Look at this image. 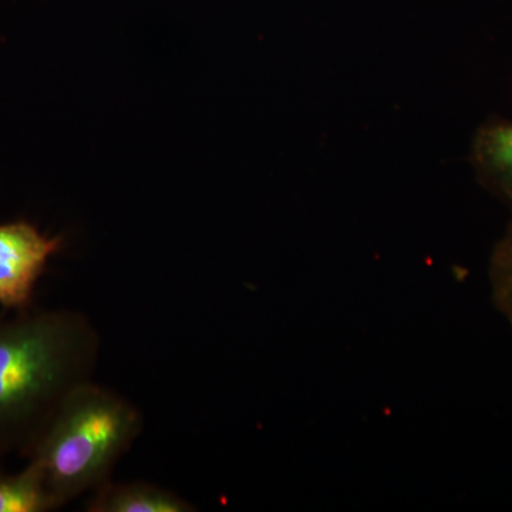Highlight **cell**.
<instances>
[{
	"instance_id": "obj_1",
	"label": "cell",
	"mask_w": 512,
	"mask_h": 512,
	"mask_svg": "<svg viewBox=\"0 0 512 512\" xmlns=\"http://www.w3.org/2000/svg\"><path fill=\"white\" fill-rule=\"evenodd\" d=\"M100 352L82 312L32 308L0 319V460H26L64 399L93 380Z\"/></svg>"
},
{
	"instance_id": "obj_2",
	"label": "cell",
	"mask_w": 512,
	"mask_h": 512,
	"mask_svg": "<svg viewBox=\"0 0 512 512\" xmlns=\"http://www.w3.org/2000/svg\"><path fill=\"white\" fill-rule=\"evenodd\" d=\"M143 429L136 404L89 380L60 404L26 461L39 467L62 508L110 481Z\"/></svg>"
},
{
	"instance_id": "obj_3",
	"label": "cell",
	"mask_w": 512,
	"mask_h": 512,
	"mask_svg": "<svg viewBox=\"0 0 512 512\" xmlns=\"http://www.w3.org/2000/svg\"><path fill=\"white\" fill-rule=\"evenodd\" d=\"M63 245V237H49L30 221L0 224V306L32 309L36 286Z\"/></svg>"
},
{
	"instance_id": "obj_4",
	"label": "cell",
	"mask_w": 512,
	"mask_h": 512,
	"mask_svg": "<svg viewBox=\"0 0 512 512\" xmlns=\"http://www.w3.org/2000/svg\"><path fill=\"white\" fill-rule=\"evenodd\" d=\"M471 161L480 183L512 208V121L491 119L478 128Z\"/></svg>"
},
{
	"instance_id": "obj_5",
	"label": "cell",
	"mask_w": 512,
	"mask_h": 512,
	"mask_svg": "<svg viewBox=\"0 0 512 512\" xmlns=\"http://www.w3.org/2000/svg\"><path fill=\"white\" fill-rule=\"evenodd\" d=\"M89 512H194L181 495L147 481H107L89 498Z\"/></svg>"
},
{
	"instance_id": "obj_6",
	"label": "cell",
	"mask_w": 512,
	"mask_h": 512,
	"mask_svg": "<svg viewBox=\"0 0 512 512\" xmlns=\"http://www.w3.org/2000/svg\"><path fill=\"white\" fill-rule=\"evenodd\" d=\"M60 510L45 476L36 464L16 473L0 470V512H50Z\"/></svg>"
},
{
	"instance_id": "obj_7",
	"label": "cell",
	"mask_w": 512,
	"mask_h": 512,
	"mask_svg": "<svg viewBox=\"0 0 512 512\" xmlns=\"http://www.w3.org/2000/svg\"><path fill=\"white\" fill-rule=\"evenodd\" d=\"M490 281L495 306L512 328V220L491 256Z\"/></svg>"
},
{
	"instance_id": "obj_8",
	"label": "cell",
	"mask_w": 512,
	"mask_h": 512,
	"mask_svg": "<svg viewBox=\"0 0 512 512\" xmlns=\"http://www.w3.org/2000/svg\"><path fill=\"white\" fill-rule=\"evenodd\" d=\"M0 470H2V460H0Z\"/></svg>"
}]
</instances>
